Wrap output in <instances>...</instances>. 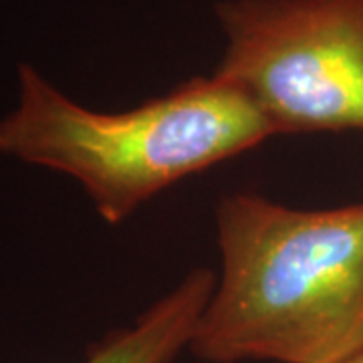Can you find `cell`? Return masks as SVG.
Segmentation results:
<instances>
[{
    "mask_svg": "<svg viewBox=\"0 0 363 363\" xmlns=\"http://www.w3.org/2000/svg\"><path fill=\"white\" fill-rule=\"evenodd\" d=\"M18 83V105L0 119V154L71 176L109 224L274 135L257 105L218 75L116 113L75 104L25 63Z\"/></svg>",
    "mask_w": 363,
    "mask_h": 363,
    "instance_id": "7a4b0ae2",
    "label": "cell"
},
{
    "mask_svg": "<svg viewBox=\"0 0 363 363\" xmlns=\"http://www.w3.org/2000/svg\"><path fill=\"white\" fill-rule=\"evenodd\" d=\"M216 73L274 135L363 131V0H224Z\"/></svg>",
    "mask_w": 363,
    "mask_h": 363,
    "instance_id": "3957f363",
    "label": "cell"
},
{
    "mask_svg": "<svg viewBox=\"0 0 363 363\" xmlns=\"http://www.w3.org/2000/svg\"><path fill=\"white\" fill-rule=\"evenodd\" d=\"M345 363H363V351L362 353H357L355 357H351V359H347Z\"/></svg>",
    "mask_w": 363,
    "mask_h": 363,
    "instance_id": "5b68a950",
    "label": "cell"
},
{
    "mask_svg": "<svg viewBox=\"0 0 363 363\" xmlns=\"http://www.w3.org/2000/svg\"><path fill=\"white\" fill-rule=\"evenodd\" d=\"M220 279L188 350L208 363H345L363 351V202L216 208Z\"/></svg>",
    "mask_w": 363,
    "mask_h": 363,
    "instance_id": "6da1fadb",
    "label": "cell"
},
{
    "mask_svg": "<svg viewBox=\"0 0 363 363\" xmlns=\"http://www.w3.org/2000/svg\"><path fill=\"white\" fill-rule=\"evenodd\" d=\"M216 286V274L194 269L135 319L87 353L85 363H172L190 347L196 323Z\"/></svg>",
    "mask_w": 363,
    "mask_h": 363,
    "instance_id": "277c9868",
    "label": "cell"
}]
</instances>
